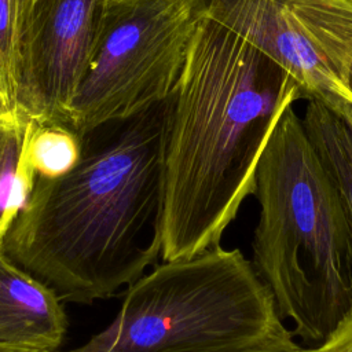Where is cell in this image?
<instances>
[{
	"label": "cell",
	"mask_w": 352,
	"mask_h": 352,
	"mask_svg": "<svg viewBox=\"0 0 352 352\" xmlns=\"http://www.w3.org/2000/svg\"><path fill=\"white\" fill-rule=\"evenodd\" d=\"M294 78L224 26L195 19L168 98L162 165V261L220 245L253 194L264 146L286 107L301 99Z\"/></svg>",
	"instance_id": "obj_1"
},
{
	"label": "cell",
	"mask_w": 352,
	"mask_h": 352,
	"mask_svg": "<svg viewBox=\"0 0 352 352\" xmlns=\"http://www.w3.org/2000/svg\"><path fill=\"white\" fill-rule=\"evenodd\" d=\"M168 99L125 121L63 176H36L1 245L60 301L92 304L161 257Z\"/></svg>",
	"instance_id": "obj_2"
},
{
	"label": "cell",
	"mask_w": 352,
	"mask_h": 352,
	"mask_svg": "<svg viewBox=\"0 0 352 352\" xmlns=\"http://www.w3.org/2000/svg\"><path fill=\"white\" fill-rule=\"evenodd\" d=\"M252 265L292 334L315 346L352 311V227L342 197L294 104L275 124L256 172Z\"/></svg>",
	"instance_id": "obj_3"
},
{
	"label": "cell",
	"mask_w": 352,
	"mask_h": 352,
	"mask_svg": "<svg viewBox=\"0 0 352 352\" xmlns=\"http://www.w3.org/2000/svg\"><path fill=\"white\" fill-rule=\"evenodd\" d=\"M287 334L252 261L219 245L155 265L128 287L107 327L55 352H223Z\"/></svg>",
	"instance_id": "obj_4"
},
{
	"label": "cell",
	"mask_w": 352,
	"mask_h": 352,
	"mask_svg": "<svg viewBox=\"0 0 352 352\" xmlns=\"http://www.w3.org/2000/svg\"><path fill=\"white\" fill-rule=\"evenodd\" d=\"M194 23L183 0H107L70 103L69 128L82 139L165 102L180 76Z\"/></svg>",
	"instance_id": "obj_5"
},
{
	"label": "cell",
	"mask_w": 352,
	"mask_h": 352,
	"mask_svg": "<svg viewBox=\"0 0 352 352\" xmlns=\"http://www.w3.org/2000/svg\"><path fill=\"white\" fill-rule=\"evenodd\" d=\"M283 67L302 99L352 106V0H183Z\"/></svg>",
	"instance_id": "obj_6"
},
{
	"label": "cell",
	"mask_w": 352,
	"mask_h": 352,
	"mask_svg": "<svg viewBox=\"0 0 352 352\" xmlns=\"http://www.w3.org/2000/svg\"><path fill=\"white\" fill-rule=\"evenodd\" d=\"M107 0H29L16 107L38 124L67 125L91 60Z\"/></svg>",
	"instance_id": "obj_7"
},
{
	"label": "cell",
	"mask_w": 352,
	"mask_h": 352,
	"mask_svg": "<svg viewBox=\"0 0 352 352\" xmlns=\"http://www.w3.org/2000/svg\"><path fill=\"white\" fill-rule=\"evenodd\" d=\"M67 327L54 290L16 265L0 246V345L54 352Z\"/></svg>",
	"instance_id": "obj_8"
},
{
	"label": "cell",
	"mask_w": 352,
	"mask_h": 352,
	"mask_svg": "<svg viewBox=\"0 0 352 352\" xmlns=\"http://www.w3.org/2000/svg\"><path fill=\"white\" fill-rule=\"evenodd\" d=\"M301 120L342 197L352 227V106L309 99Z\"/></svg>",
	"instance_id": "obj_9"
},
{
	"label": "cell",
	"mask_w": 352,
	"mask_h": 352,
	"mask_svg": "<svg viewBox=\"0 0 352 352\" xmlns=\"http://www.w3.org/2000/svg\"><path fill=\"white\" fill-rule=\"evenodd\" d=\"M29 122L30 118L18 107L0 111V246L36 180L23 151Z\"/></svg>",
	"instance_id": "obj_10"
},
{
	"label": "cell",
	"mask_w": 352,
	"mask_h": 352,
	"mask_svg": "<svg viewBox=\"0 0 352 352\" xmlns=\"http://www.w3.org/2000/svg\"><path fill=\"white\" fill-rule=\"evenodd\" d=\"M25 158L36 176L54 179L70 172L81 158V139L59 124H38L30 118Z\"/></svg>",
	"instance_id": "obj_11"
},
{
	"label": "cell",
	"mask_w": 352,
	"mask_h": 352,
	"mask_svg": "<svg viewBox=\"0 0 352 352\" xmlns=\"http://www.w3.org/2000/svg\"><path fill=\"white\" fill-rule=\"evenodd\" d=\"M29 0H0V111L16 107L19 50Z\"/></svg>",
	"instance_id": "obj_12"
},
{
	"label": "cell",
	"mask_w": 352,
	"mask_h": 352,
	"mask_svg": "<svg viewBox=\"0 0 352 352\" xmlns=\"http://www.w3.org/2000/svg\"><path fill=\"white\" fill-rule=\"evenodd\" d=\"M298 352H352V311L340 320L324 341L315 346L300 348Z\"/></svg>",
	"instance_id": "obj_13"
},
{
	"label": "cell",
	"mask_w": 352,
	"mask_h": 352,
	"mask_svg": "<svg viewBox=\"0 0 352 352\" xmlns=\"http://www.w3.org/2000/svg\"><path fill=\"white\" fill-rule=\"evenodd\" d=\"M292 333L264 344L245 348V349H232V351H223V352H298L300 346L293 341Z\"/></svg>",
	"instance_id": "obj_14"
},
{
	"label": "cell",
	"mask_w": 352,
	"mask_h": 352,
	"mask_svg": "<svg viewBox=\"0 0 352 352\" xmlns=\"http://www.w3.org/2000/svg\"><path fill=\"white\" fill-rule=\"evenodd\" d=\"M0 352H32V351L16 349V348H11V346H4V345H0Z\"/></svg>",
	"instance_id": "obj_15"
},
{
	"label": "cell",
	"mask_w": 352,
	"mask_h": 352,
	"mask_svg": "<svg viewBox=\"0 0 352 352\" xmlns=\"http://www.w3.org/2000/svg\"><path fill=\"white\" fill-rule=\"evenodd\" d=\"M348 84H349V89L352 92V62H351L349 69H348Z\"/></svg>",
	"instance_id": "obj_16"
}]
</instances>
